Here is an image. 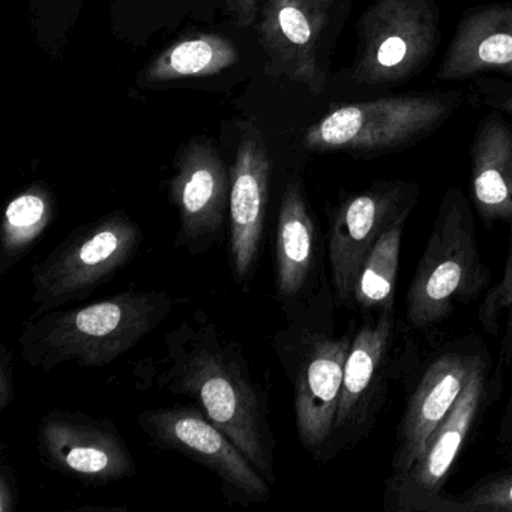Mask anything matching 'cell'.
Returning a JSON list of instances; mask_svg holds the SVG:
<instances>
[{
	"label": "cell",
	"mask_w": 512,
	"mask_h": 512,
	"mask_svg": "<svg viewBox=\"0 0 512 512\" xmlns=\"http://www.w3.org/2000/svg\"><path fill=\"white\" fill-rule=\"evenodd\" d=\"M140 391L188 398L223 430L268 479L277 481V439L268 391L254 376L244 346L197 311L164 335L157 355L133 365Z\"/></svg>",
	"instance_id": "obj_1"
},
{
	"label": "cell",
	"mask_w": 512,
	"mask_h": 512,
	"mask_svg": "<svg viewBox=\"0 0 512 512\" xmlns=\"http://www.w3.org/2000/svg\"><path fill=\"white\" fill-rule=\"evenodd\" d=\"M176 304L164 290L131 287L92 304L31 314L19 335L20 356L41 373L71 362L107 367L157 331Z\"/></svg>",
	"instance_id": "obj_2"
},
{
	"label": "cell",
	"mask_w": 512,
	"mask_h": 512,
	"mask_svg": "<svg viewBox=\"0 0 512 512\" xmlns=\"http://www.w3.org/2000/svg\"><path fill=\"white\" fill-rule=\"evenodd\" d=\"M331 283L307 304L284 314L272 335V350L293 389L296 433L308 454L325 460L332 436L344 367L355 329L338 334Z\"/></svg>",
	"instance_id": "obj_3"
},
{
	"label": "cell",
	"mask_w": 512,
	"mask_h": 512,
	"mask_svg": "<svg viewBox=\"0 0 512 512\" xmlns=\"http://www.w3.org/2000/svg\"><path fill=\"white\" fill-rule=\"evenodd\" d=\"M490 278L479 254L472 208L460 190L449 188L407 290V325L413 331L439 325L455 305L478 298Z\"/></svg>",
	"instance_id": "obj_4"
},
{
	"label": "cell",
	"mask_w": 512,
	"mask_h": 512,
	"mask_svg": "<svg viewBox=\"0 0 512 512\" xmlns=\"http://www.w3.org/2000/svg\"><path fill=\"white\" fill-rule=\"evenodd\" d=\"M460 91L410 92L337 107L308 128V151L377 157L403 151L442 127L460 106Z\"/></svg>",
	"instance_id": "obj_5"
},
{
	"label": "cell",
	"mask_w": 512,
	"mask_h": 512,
	"mask_svg": "<svg viewBox=\"0 0 512 512\" xmlns=\"http://www.w3.org/2000/svg\"><path fill=\"white\" fill-rule=\"evenodd\" d=\"M142 241V230L122 211L77 227L32 265L31 314L85 301L133 262Z\"/></svg>",
	"instance_id": "obj_6"
},
{
	"label": "cell",
	"mask_w": 512,
	"mask_h": 512,
	"mask_svg": "<svg viewBox=\"0 0 512 512\" xmlns=\"http://www.w3.org/2000/svg\"><path fill=\"white\" fill-rule=\"evenodd\" d=\"M353 79L379 88L407 82L433 58L440 43L434 0H374L362 14Z\"/></svg>",
	"instance_id": "obj_7"
},
{
	"label": "cell",
	"mask_w": 512,
	"mask_h": 512,
	"mask_svg": "<svg viewBox=\"0 0 512 512\" xmlns=\"http://www.w3.org/2000/svg\"><path fill=\"white\" fill-rule=\"evenodd\" d=\"M137 424L155 448L184 455L214 473L230 505L248 508L271 497L268 479L196 404L143 410Z\"/></svg>",
	"instance_id": "obj_8"
},
{
	"label": "cell",
	"mask_w": 512,
	"mask_h": 512,
	"mask_svg": "<svg viewBox=\"0 0 512 512\" xmlns=\"http://www.w3.org/2000/svg\"><path fill=\"white\" fill-rule=\"evenodd\" d=\"M397 344L395 310L362 316L344 367L340 401L325 460L368 436L391 385Z\"/></svg>",
	"instance_id": "obj_9"
},
{
	"label": "cell",
	"mask_w": 512,
	"mask_h": 512,
	"mask_svg": "<svg viewBox=\"0 0 512 512\" xmlns=\"http://www.w3.org/2000/svg\"><path fill=\"white\" fill-rule=\"evenodd\" d=\"M488 395V367L479 356L463 394L436 428L409 470L391 475L385 484V509L392 512H449L451 497L443 493Z\"/></svg>",
	"instance_id": "obj_10"
},
{
	"label": "cell",
	"mask_w": 512,
	"mask_h": 512,
	"mask_svg": "<svg viewBox=\"0 0 512 512\" xmlns=\"http://www.w3.org/2000/svg\"><path fill=\"white\" fill-rule=\"evenodd\" d=\"M418 187L407 181H379L341 200L328 232L329 280L338 308L352 310L353 289L368 251L389 226L418 202Z\"/></svg>",
	"instance_id": "obj_11"
},
{
	"label": "cell",
	"mask_w": 512,
	"mask_h": 512,
	"mask_svg": "<svg viewBox=\"0 0 512 512\" xmlns=\"http://www.w3.org/2000/svg\"><path fill=\"white\" fill-rule=\"evenodd\" d=\"M37 451L44 466L83 484H112L137 473L118 425L79 410L46 413L38 422Z\"/></svg>",
	"instance_id": "obj_12"
},
{
	"label": "cell",
	"mask_w": 512,
	"mask_h": 512,
	"mask_svg": "<svg viewBox=\"0 0 512 512\" xmlns=\"http://www.w3.org/2000/svg\"><path fill=\"white\" fill-rule=\"evenodd\" d=\"M230 169L209 142L182 149L170 181V199L178 211L176 250L202 256L223 238L229 217Z\"/></svg>",
	"instance_id": "obj_13"
},
{
	"label": "cell",
	"mask_w": 512,
	"mask_h": 512,
	"mask_svg": "<svg viewBox=\"0 0 512 512\" xmlns=\"http://www.w3.org/2000/svg\"><path fill=\"white\" fill-rule=\"evenodd\" d=\"M271 157L265 137L254 125L242 131L230 167L227 256L230 272L239 287L256 277L268 215Z\"/></svg>",
	"instance_id": "obj_14"
},
{
	"label": "cell",
	"mask_w": 512,
	"mask_h": 512,
	"mask_svg": "<svg viewBox=\"0 0 512 512\" xmlns=\"http://www.w3.org/2000/svg\"><path fill=\"white\" fill-rule=\"evenodd\" d=\"M319 227L304 187L292 179L284 187L274 232L275 299L284 314L307 304L326 284Z\"/></svg>",
	"instance_id": "obj_15"
},
{
	"label": "cell",
	"mask_w": 512,
	"mask_h": 512,
	"mask_svg": "<svg viewBox=\"0 0 512 512\" xmlns=\"http://www.w3.org/2000/svg\"><path fill=\"white\" fill-rule=\"evenodd\" d=\"M479 356L466 350H448L425 368L398 424L391 475L409 470L424 451L431 434L463 394Z\"/></svg>",
	"instance_id": "obj_16"
},
{
	"label": "cell",
	"mask_w": 512,
	"mask_h": 512,
	"mask_svg": "<svg viewBox=\"0 0 512 512\" xmlns=\"http://www.w3.org/2000/svg\"><path fill=\"white\" fill-rule=\"evenodd\" d=\"M326 13L310 0H268L260 25V40L277 76L308 86L313 94L325 88L317 53Z\"/></svg>",
	"instance_id": "obj_17"
},
{
	"label": "cell",
	"mask_w": 512,
	"mask_h": 512,
	"mask_svg": "<svg viewBox=\"0 0 512 512\" xmlns=\"http://www.w3.org/2000/svg\"><path fill=\"white\" fill-rule=\"evenodd\" d=\"M487 73L512 79V4H488L467 11L436 77L440 82H458Z\"/></svg>",
	"instance_id": "obj_18"
},
{
	"label": "cell",
	"mask_w": 512,
	"mask_h": 512,
	"mask_svg": "<svg viewBox=\"0 0 512 512\" xmlns=\"http://www.w3.org/2000/svg\"><path fill=\"white\" fill-rule=\"evenodd\" d=\"M473 203L484 224L503 221L512 229V128L491 113L476 128L470 148Z\"/></svg>",
	"instance_id": "obj_19"
},
{
	"label": "cell",
	"mask_w": 512,
	"mask_h": 512,
	"mask_svg": "<svg viewBox=\"0 0 512 512\" xmlns=\"http://www.w3.org/2000/svg\"><path fill=\"white\" fill-rule=\"evenodd\" d=\"M56 202L41 184L17 194L5 208L0 224V274L5 275L34 250L52 226Z\"/></svg>",
	"instance_id": "obj_20"
},
{
	"label": "cell",
	"mask_w": 512,
	"mask_h": 512,
	"mask_svg": "<svg viewBox=\"0 0 512 512\" xmlns=\"http://www.w3.org/2000/svg\"><path fill=\"white\" fill-rule=\"evenodd\" d=\"M407 218H400L382 233L359 268L352 310L362 316L395 310V287Z\"/></svg>",
	"instance_id": "obj_21"
},
{
	"label": "cell",
	"mask_w": 512,
	"mask_h": 512,
	"mask_svg": "<svg viewBox=\"0 0 512 512\" xmlns=\"http://www.w3.org/2000/svg\"><path fill=\"white\" fill-rule=\"evenodd\" d=\"M239 55L235 46L221 35H200L178 41L161 53L145 71L146 82L208 77L233 67Z\"/></svg>",
	"instance_id": "obj_22"
},
{
	"label": "cell",
	"mask_w": 512,
	"mask_h": 512,
	"mask_svg": "<svg viewBox=\"0 0 512 512\" xmlns=\"http://www.w3.org/2000/svg\"><path fill=\"white\" fill-rule=\"evenodd\" d=\"M479 320L490 334L502 332L503 355L512 359V229L502 278L485 296Z\"/></svg>",
	"instance_id": "obj_23"
},
{
	"label": "cell",
	"mask_w": 512,
	"mask_h": 512,
	"mask_svg": "<svg viewBox=\"0 0 512 512\" xmlns=\"http://www.w3.org/2000/svg\"><path fill=\"white\" fill-rule=\"evenodd\" d=\"M449 497V512H512V470L488 476L460 496Z\"/></svg>",
	"instance_id": "obj_24"
},
{
	"label": "cell",
	"mask_w": 512,
	"mask_h": 512,
	"mask_svg": "<svg viewBox=\"0 0 512 512\" xmlns=\"http://www.w3.org/2000/svg\"><path fill=\"white\" fill-rule=\"evenodd\" d=\"M475 86L482 103L497 112L512 115V82L479 76L475 77Z\"/></svg>",
	"instance_id": "obj_25"
},
{
	"label": "cell",
	"mask_w": 512,
	"mask_h": 512,
	"mask_svg": "<svg viewBox=\"0 0 512 512\" xmlns=\"http://www.w3.org/2000/svg\"><path fill=\"white\" fill-rule=\"evenodd\" d=\"M16 401L14 353L5 344L0 346V412H5Z\"/></svg>",
	"instance_id": "obj_26"
},
{
	"label": "cell",
	"mask_w": 512,
	"mask_h": 512,
	"mask_svg": "<svg viewBox=\"0 0 512 512\" xmlns=\"http://www.w3.org/2000/svg\"><path fill=\"white\" fill-rule=\"evenodd\" d=\"M19 503L16 472L7 463L0 464V512H14Z\"/></svg>",
	"instance_id": "obj_27"
},
{
	"label": "cell",
	"mask_w": 512,
	"mask_h": 512,
	"mask_svg": "<svg viewBox=\"0 0 512 512\" xmlns=\"http://www.w3.org/2000/svg\"><path fill=\"white\" fill-rule=\"evenodd\" d=\"M499 440L503 451L512 457V398L509 400L505 413H503L502 422H500Z\"/></svg>",
	"instance_id": "obj_28"
},
{
	"label": "cell",
	"mask_w": 512,
	"mask_h": 512,
	"mask_svg": "<svg viewBox=\"0 0 512 512\" xmlns=\"http://www.w3.org/2000/svg\"><path fill=\"white\" fill-rule=\"evenodd\" d=\"M233 10L239 17V25L248 26L256 16V5L259 0H230Z\"/></svg>",
	"instance_id": "obj_29"
},
{
	"label": "cell",
	"mask_w": 512,
	"mask_h": 512,
	"mask_svg": "<svg viewBox=\"0 0 512 512\" xmlns=\"http://www.w3.org/2000/svg\"><path fill=\"white\" fill-rule=\"evenodd\" d=\"M310 2L311 4L316 5L317 8H320V10H323L326 13V8H328L329 5H331L332 2H334V0H310Z\"/></svg>",
	"instance_id": "obj_30"
}]
</instances>
